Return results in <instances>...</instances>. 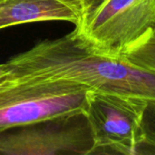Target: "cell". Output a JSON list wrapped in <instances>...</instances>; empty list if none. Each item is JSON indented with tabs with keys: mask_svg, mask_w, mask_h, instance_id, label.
<instances>
[{
	"mask_svg": "<svg viewBox=\"0 0 155 155\" xmlns=\"http://www.w3.org/2000/svg\"><path fill=\"white\" fill-rule=\"evenodd\" d=\"M18 80L78 84L90 91L155 99V73L94 50L74 28L6 62Z\"/></svg>",
	"mask_w": 155,
	"mask_h": 155,
	"instance_id": "6da1fadb",
	"label": "cell"
},
{
	"mask_svg": "<svg viewBox=\"0 0 155 155\" xmlns=\"http://www.w3.org/2000/svg\"><path fill=\"white\" fill-rule=\"evenodd\" d=\"M89 92L86 87L74 84L15 79L0 90V132L85 114Z\"/></svg>",
	"mask_w": 155,
	"mask_h": 155,
	"instance_id": "7a4b0ae2",
	"label": "cell"
},
{
	"mask_svg": "<svg viewBox=\"0 0 155 155\" xmlns=\"http://www.w3.org/2000/svg\"><path fill=\"white\" fill-rule=\"evenodd\" d=\"M75 29L94 50L120 58L155 32V0H104Z\"/></svg>",
	"mask_w": 155,
	"mask_h": 155,
	"instance_id": "3957f363",
	"label": "cell"
},
{
	"mask_svg": "<svg viewBox=\"0 0 155 155\" xmlns=\"http://www.w3.org/2000/svg\"><path fill=\"white\" fill-rule=\"evenodd\" d=\"M147 99L90 91L85 115L94 145L90 155H137Z\"/></svg>",
	"mask_w": 155,
	"mask_h": 155,
	"instance_id": "277c9868",
	"label": "cell"
},
{
	"mask_svg": "<svg viewBox=\"0 0 155 155\" xmlns=\"http://www.w3.org/2000/svg\"><path fill=\"white\" fill-rule=\"evenodd\" d=\"M94 145L85 114L0 132V155H90Z\"/></svg>",
	"mask_w": 155,
	"mask_h": 155,
	"instance_id": "5b68a950",
	"label": "cell"
},
{
	"mask_svg": "<svg viewBox=\"0 0 155 155\" xmlns=\"http://www.w3.org/2000/svg\"><path fill=\"white\" fill-rule=\"evenodd\" d=\"M47 21H65L77 25L81 17L59 0H0V30Z\"/></svg>",
	"mask_w": 155,
	"mask_h": 155,
	"instance_id": "8992f818",
	"label": "cell"
},
{
	"mask_svg": "<svg viewBox=\"0 0 155 155\" xmlns=\"http://www.w3.org/2000/svg\"><path fill=\"white\" fill-rule=\"evenodd\" d=\"M120 58L135 66L155 73V32L124 53Z\"/></svg>",
	"mask_w": 155,
	"mask_h": 155,
	"instance_id": "52a82bcc",
	"label": "cell"
},
{
	"mask_svg": "<svg viewBox=\"0 0 155 155\" xmlns=\"http://www.w3.org/2000/svg\"><path fill=\"white\" fill-rule=\"evenodd\" d=\"M143 140L138 154H155V99H147L143 117Z\"/></svg>",
	"mask_w": 155,
	"mask_h": 155,
	"instance_id": "ba28073f",
	"label": "cell"
},
{
	"mask_svg": "<svg viewBox=\"0 0 155 155\" xmlns=\"http://www.w3.org/2000/svg\"><path fill=\"white\" fill-rule=\"evenodd\" d=\"M15 81V78L7 63L0 64V90L9 86Z\"/></svg>",
	"mask_w": 155,
	"mask_h": 155,
	"instance_id": "9c48e42d",
	"label": "cell"
},
{
	"mask_svg": "<svg viewBox=\"0 0 155 155\" xmlns=\"http://www.w3.org/2000/svg\"><path fill=\"white\" fill-rule=\"evenodd\" d=\"M104 0H81L82 2V20L86 18L93 11H94ZM80 22V23H81Z\"/></svg>",
	"mask_w": 155,
	"mask_h": 155,
	"instance_id": "30bf717a",
	"label": "cell"
},
{
	"mask_svg": "<svg viewBox=\"0 0 155 155\" xmlns=\"http://www.w3.org/2000/svg\"><path fill=\"white\" fill-rule=\"evenodd\" d=\"M64 4L67 5L71 8H73L81 17L82 20V2L81 0H59Z\"/></svg>",
	"mask_w": 155,
	"mask_h": 155,
	"instance_id": "8fae6325",
	"label": "cell"
}]
</instances>
